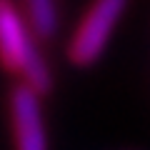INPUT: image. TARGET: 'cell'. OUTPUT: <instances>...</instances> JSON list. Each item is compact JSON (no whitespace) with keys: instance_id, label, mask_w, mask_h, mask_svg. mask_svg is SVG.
Segmentation results:
<instances>
[{"instance_id":"2","label":"cell","mask_w":150,"mask_h":150,"mask_svg":"<svg viewBox=\"0 0 150 150\" xmlns=\"http://www.w3.org/2000/svg\"><path fill=\"white\" fill-rule=\"evenodd\" d=\"M38 55L40 50L28 33L20 10L5 0H0V65L20 75L28 68V63Z\"/></svg>"},{"instance_id":"1","label":"cell","mask_w":150,"mask_h":150,"mask_svg":"<svg viewBox=\"0 0 150 150\" xmlns=\"http://www.w3.org/2000/svg\"><path fill=\"white\" fill-rule=\"evenodd\" d=\"M125 13L123 0H98L85 10L80 25L75 30L73 40L68 45V58L80 68L98 63V58L103 55L110 33L115 28V23L120 20V15Z\"/></svg>"},{"instance_id":"3","label":"cell","mask_w":150,"mask_h":150,"mask_svg":"<svg viewBox=\"0 0 150 150\" xmlns=\"http://www.w3.org/2000/svg\"><path fill=\"white\" fill-rule=\"evenodd\" d=\"M10 118L15 150H48L40 98L33 90H28L25 85H15L10 95Z\"/></svg>"},{"instance_id":"4","label":"cell","mask_w":150,"mask_h":150,"mask_svg":"<svg viewBox=\"0 0 150 150\" xmlns=\"http://www.w3.org/2000/svg\"><path fill=\"white\" fill-rule=\"evenodd\" d=\"M20 18L33 40H53L58 33V5L53 0H28Z\"/></svg>"}]
</instances>
